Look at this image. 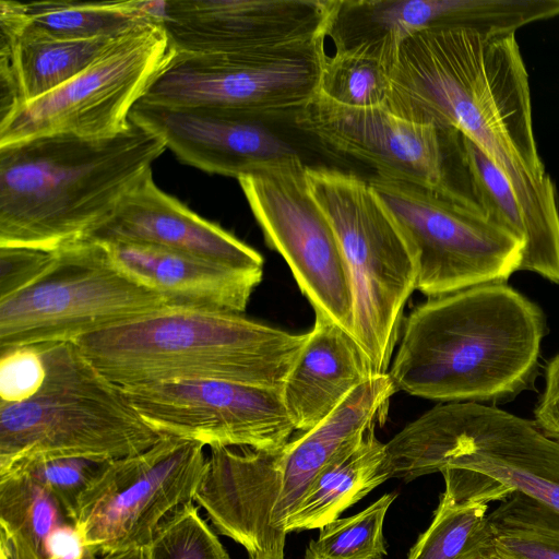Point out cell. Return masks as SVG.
Returning <instances> with one entry per match:
<instances>
[{
    "label": "cell",
    "instance_id": "6da1fadb",
    "mask_svg": "<svg viewBox=\"0 0 559 559\" xmlns=\"http://www.w3.org/2000/svg\"><path fill=\"white\" fill-rule=\"evenodd\" d=\"M386 107L440 129L455 128L503 173L534 230L527 266L559 267V209L537 152L528 75L515 33L437 26L400 46Z\"/></svg>",
    "mask_w": 559,
    "mask_h": 559
},
{
    "label": "cell",
    "instance_id": "7a4b0ae2",
    "mask_svg": "<svg viewBox=\"0 0 559 559\" xmlns=\"http://www.w3.org/2000/svg\"><path fill=\"white\" fill-rule=\"evenodd\" d=\"M540 308L504 283L428 298L404 319L389 369L397 392L441 403H497L534 381Z\"/></svg>",
    "mask_w": 559,
    "mask_h": 559
},
{
    "label": "cell",
    "instance_id": "3957f363",
    "mask_svg": "<svg viewBox=\"0 0 559 559\" xmlns=\"http://www.w3.org/2000/svg\"><path fill=\"white\" fill-rule=\"evenodd\" d=\"M166 148L131 120L107 138L61 133L0 145V246L55 251L82 240Z\"/></svg>",
    "mask_w": 559,
    "mask_h": 559
},
{
    "label": "cell",
    "instance_id": "277c9868",
    "mask_svg": "<svg viewBox=\"0 0 559 559\" xmlns=\"http://www.w3.org/2000/svg\"><path fill=\"white\" fill-rule=\"evenodd\" d=\"M306 340L238 313L169 306L74 344L118 386L210 379L282 388Z\"/></svg>",
    "mask_w": 559,
    "mask_h": 559
},
{
    "label": "cell",
    "instance_id": "5b68a950",
    "mask_svg": "<svg viewBox=\"0 0 559 559\" xmlns=\"http://www.w3.org/2000/svg\"><path fill=\"white\" fill-rule=\"evenodd\" d=\"M36 346L46 368L40 388L24 401L0 402V474L36 459H121L164 437L74 343Z\"/></svg>",
    "mask_w": 559,
    "mask_h": 559
},
{
    "label": "cell",
    "instance_id": "8992f818",
    "mask_svg": "<svg viewBox=\"0 0 559 559\" xmlns=\"http://www.w3.org/2000/svg\"><path fill=\"white\" fill-rule=\"evenodd\" d=\"M385 447L391 478L472 469L559 513V441L535 421L479 403H440Z\"/></svg>",
    "mask_w": 559,
    "mask_h": 559
},
{
    "label": "cell",
    "instance_id": "52a82bcc",
    "mask_svg": "<svg viewBox=\"0 0 559 559\" xmlns=\"http://www.w3.org/2000/svg\"><path fill=\"white\" fill-rule=\"evenodd\" d=\"M311 194L337 236L353 295L352 335L367 354L373 374L389 372L416 289L417 266L401 231L369 180L336 168L310 165Z\"/></svg>",
    "mask_w": 559,
    "mask_h": 559
},
{
    "label": "cell",
    "instance_id": "ba28073f",
    "mask_svg": "<svg viewBox=\"0 0 559 559\" xmlns=\"http://www.w3.org/2000/svg\"><path fill=\"white\" fill-rule=\"evenodd\" d=\"M165 307L114 265L103 243L79 240L58 249L28 286L0 299V350L74 343Z\"/></svg>",
    "mask_w": 559,
    "mask_h": 559
},
{
    "label": "cell",
    "instance_id": "9c48e42d",
    "mask_svg": "<svg viewBox=\"0 0 559 559\" xmlns=\"http://www.w3.org/2000/svg\"><path fill=\"white\" fill-rule=\"evenodd\" d=\"M369 182L413 253L416 290L428 298L506 283L520 270L522 242L451 192L378 175Z\"/></svg>",
    "mask_w": 559,
    "mask_h": 559
},
{
    "label": "cell",
    "instance_id": "30bf717a",
    "mask_svg": "<svg viewBox=\"0 0 559 559\" xmlns=\"http://www.w3.org/2000/svg\"><path fill=\"white\" fill-rule=\"evenodd\" d=\"M294 124L321 147L368 165L374 175L444 189L486 216L465 136L455 128L416 123L386 106L346 107L318 94Z\"/></svg>",
    "mask_w": 559,
    "mask_h": 559
},
{
    "label": "cell",
    "instance_id": "8fae6325",
    "mask_svg": "<svg viewBox=\"0 0 559 559\" xmlns=\"http://www.w3.org/2000/svg\"><path fill=\"white\" fill-rule=\"evenodd\" d=\"M324 39L249 53L171 51L140 100L293 120L318 94Z\"/></svg>",
    "mask_w": 559,
    "mask_h": 559
},
{
    "label": "cell",
    "instance_id": "7c38bea8",
    "mask_svg": "<svg viewBox=\"0 0 559 559\" xmlns=\"http://www.w3.org/2000/svg\"><path fill=\"white\" fill-rule=\"evenodd\" d=\"M205 445L162 437L151 448L110 460L83 493L75 526L98 558L145 546L177 508L194 501Z\"/></svg>",
    "mask_w": 559,
    "mask_h": 559
},
{
    "label": "cell",
    "instance_id": "4fadbf2b",
    "mask_svg": "<svg viewBox=\"0 0 559 559\" xmlns=\"http://www.w3.org/2000/svg\"><path fill=\"white\" fill-rule=\"evenodd\" d=\"M170 53L160 23L130 31L78 75L0 122V145L61 133L118 134Z\"/></svg>",
    "mask_w": 559,
    "mask_h": 559
},
{
    "label": "cell",
    "instance_id": "5bb4252c",
    "mask_svg": "<svg viewBox=\"0 0 559 559\" xmlns=\"http://www.w3.org/2000/svg\"><path fill=\"white\" fill-rule=\"evenodd\" d=\"M307 166L292 158L237 180L265 242L284 258L314 312L352 334L347 266L333 226L310 192Z\"/></svg>",
    "mask_w": 559,
    "mask_h": 559
},
{
    "label": "cell",
    "instance_id": "9a60e30c",
    "mask_svg": "<svg viewBox=\"0 0 559 559\" xmlns=\"http://www.w3.org/2000/svg\"><path fill=\"white\" fill-rule=\"evenodd\" d=\"M158 435L213 447L283 448L295 430L282 388L179 379L119 386Z\"/></svg>",
    "mask_w": 559,
    "mask_h": 559
},
{
    "label": "cell",
    "instance_id": "2e32d148",
    "mask_svg": "<svg viewBox=\"0 0 559 559\" xmlns=\"http://www.w3.org/2000/svg\"><path fill=\"white\" fill-rule=\"evenodd\" d=\"M130 120L158 134L176 157L210 174L239 179L260 168L304 158L287 131L293 120L209 106H162L139 100Z\"/></svg>",
    "mask_w": 559,
    "mask_h": 559
},
{
    "label": "cell",
    "instance_id": "e0dca14e",
    "mask_svg": "<svg viewBox=\"0 0 559 559\" xmlns=\"http://www.w3.org/2000/svg\"><path fill=\"white\" fill-rule=\"evenodd\" d=\"M331 0H166L159 23L179 53H249L326 37Z\"/></svg>",
    "mask_w": 559,
    "mask_h": 559
},
{
    "label": "cell",
    "instance_id": "ac0fdd59",
    "mask_svg": "<svg viewBox=\"0 0 559 559\" xmlns=\"http://www.w3.org/2000/svg\"><path fill=\"white\" fill-rule=\"evenodd\" d=\"M83 239L152 246L263 273L264 259L260 252L160 190L152 170Z\"/></svg>",
    "mask_w": 559,
    "mask_h": 559
},
{
    "label": "cell",
    "instance_id": "d6986e66",
    "mask_svg": "<svg viewBox=\"0 0 559 559\" xmlns=\"http://www.w3.org/2000/svg\"><path fill=\"white\" fill-rule=\"evenodd\" d=\"M501 21L498 0H331L326 36L335 50L365 47L394 66L401 44L419 31L491 32Z\"/></svg>",
    "mask_w": 559,
    "mask_h": 559
},
{
    "label": "cell",
    "instance_id": "ffe728a7",
    "mask_svg": "<svg viewBox=\"0 0 559 559\" xmlns=\"http://www.w3.org/2000/svg\"><path fill=\"white\" fill-rule=\"evenodd\" d=\"M103 245L121 273L162 296L170 307L243 314L263 277L260 272L237 270L157 247Z\"/></svg>",
    "mask_w": 559,
    "mask_h": 559
},
{
    "label": "cell",
    "instance_id": "44dd1931",
    "mask_svg": "<svg viewBox=\"0 0 559 559\" xmlns=\"http://www.w3.org/2000/svg\"><path fill=\"white\" fill-rule=\"evenodd\" d=\"M373 374L355 337L320 312L282 385L287 414L296 431L325 419L357 386Z\"/></svg>",
    "mask_w": 559,
    "mask_h": 559
},
{
    "label": "cell",
    "instance_id": "7402d4cb",
    "mask_svg": "<svg viewBox=\"0 0 559 559\" xmlns=\"http://www.w3.org/2000/svg\"><path fill=\"white\" fill-rule=\"evenodd\" d=\"M119 37L31 40L0 25V122L78 75Z\"/></svg>",
    "mask_w": 559,
    "mask_h": 559
},
{
    "label": "cell",
    "instance_id": "603a6c76",
    "mask_svg": "<svg viewBox=\"0 0 559 559\" xmlns=\"http://www.w3.org/2000/svg\"><path fill=\"white\" fill-rule=\"evenodd\" d=\"M156 23L158 1H0V24L31 40L119 37Z\"/></svg>",
    "mask_w": 559,
    "mask_h": 559
},
{
    "label": "cell",
    "instance_id": "cb8c5ba5",
    "mask_svg": "<svg viewBox=\"0 0 559 559\" xmlns=\"http://www.w3.org/2000/svg\"><path fill=\"white\" fill-rule=\"evenodd\" d=\"M0 528L9 559H61L81 540L60 503L17 468L0 474Z\"/></svg>",
    "mask_w": 559,
    "mask_h": 559
},
{
    "label": "cell",
    "instance_id": "d4e9b609",
    "mask_svg": "<svg viewBox=\"0 0 559 559\" xmlns=\"http://www.w3.org/2000/svg\"><path fill=\"white\" fill-rule=\"evenodd\" d=\"M389 479L386 447L373 428L324 465L288 518L285 533L321 528Z\"/></svg>",
    "mask_w": 559,
    "mask_h": 559
},
{
    "label": "cell",
    "instance_id": "484cf974",
    "mask_svg": "<svg viewBox=\"0 0 559 559\" xmlns=\"http://www.w3.org/2000/svg\"><path fill=\"white\" fill-rule=\"evenodd\" d=\"M497 556L488 504L457 502L440 496L428 528L409 549L407 559H490Z\"/></svg>",
    "mask_w": 559,
    "mask_h": 559
},
{
    "label": "cell",
    "instance_id": "4316f807",
    "mask_svg": "<svg viewBox=\"0 0 559 559\" xmlns=\"http://www.w3.org/2000/svg\"><path fill=\"white\" fill-rule=\"evenodd\" d=\"M500 559H559V513L513 491L489 512Z\"/></svg>",
    "mask_w": 559,
    "mask_h": 559
},
{
    "label": "cell",
    "instance_id": "83f0119b",
    "mask_svg": "<svg viewBox=\"0 0 559 559\" xmlns=\"http://www.w3.org/2000/svg\"><path fill=\"white\" fill-rule=\"evenodd\" d=\"M393 66L365 47L325 57L318 95L346 107L386 106Z\"/></svg>",
    "mask_w": 559,
    "mask_h": 559
},
{
    "label": "cell",
    "instance_id": "f1b7e54d",
    "mask_svg": "<svg viewBox=\"0 0 559 559\" xmlns=\"http://www.w3.org/2000/svg\"><path fill=\"white\" fill-rule=\"evenodd\" d=\"M396 497L384 493L362 511L322 526L304 559H383L388 555L383 523Z\"/></svg>",
    "mask_w": 559,
    "mask_h": 559
},
{
    "label": "cell",
    "instance_id": "f546056e",
    "mask_svg": "<svg viewBox=\"0 0 559 559\" xmlns=\"http://www.w3.org/2000/svg\"><path fill=\"white\" fill-rule=\"evenodd\" d=\"M143 549L145 559H230L194 501L173 511Z\"/></svg>",
    "mask_w": 559,
    "mask_h": 559
},
{
    "label": "cell",
    "instance_id": "4dcf8cb0",
    "mask_svg": "<svg viewBox=\"0 0 559 559\" xmlns=\"http://www.w3.org/2000/svg\"><path fill=\"white\" fill-rule=\"evenodd\" d=\"M108 461L110 460L47 457L22 462L10 469L17 468L25 472L44 487L75 522L83 493Z\"/></svg>",
    "mask_w": 559,
    "mask_h": 559
},
{
    "label": "cell",
    "instance_id": "1f68e13d",
    "mask_svg": "<svg viewBox=\"0 0 559 559\" xmlns=\"http://www.w3.org/2000/svg\"><path fill=\"white\" fill-rule=\"evenodd\" d=\"M0 397L16 403L31 397L41 385L46 368L38 346L0 350Z\"/></svg>",
    "mask_w": 559,
    "mask_h": 559
},
{
    "label": "cell",
    "instance_id": "d6a6232c",
    "mask_svg": "<svg viewBox=\"0 0 559 559\" xmlns=\"http://www.w3.org/2000/svg\"><path fill=\"white\" fill-rule=\"evenodd\" d=\"M57 250L0 246V299L33 283L52 262Z\"/></svg>",
    "mask_w": 559,
    "mask_h": 559
},
{
    "label": "cell",
    "instance_id": "836d02e7",
    "mask_svg": "<svg viewBox=\"0 0 559 559\" xmlns=\"http://www.w3.org/2000/svg\"><path fill=\"white\" fill-rule=\"evenodd\" d=\"M534 415L539 429L559 441V353L546 365L545 386Z\"/></svg>",
    "mask_w": 559,
    "mask_h": 559
},
{
    "label": "cell",
    "instance_id": "e575fe53",
    "mask_svg": "<svg viewBox=\"0 0 559 559\" xmlns=\"http://www.w3.org/2000/svg\"><path fill=\"white\" fill-rule=\"evenodd\" d=\"M97 559H145L143 547L112 552Z\"/></svg>",
    "mask_w": 559,
    "mask_h": 559
},
{
    "label": "cell",
    "instance_id": "d590c367",
    "mask_svg": "<svg viewBox=\"0 0 559 559\" xmlns=\"http://www.w3.org/2000/svg\"><path fill=\"white\" fill-rule=\"evenodd\" d=\"M285 547H278L271 551L261 552L255 559H285Z\"/></svg>",
    "mask_w": 559,
    "mask_h": 559
},
{
    "label": "cell",
    "instance_id": "8d00e7d4",
    "mask_svg": "<svg viewBox=\"0 0 559 559\" xmlns=\"http://www.w3.org/2000/svg\"><path fill=\"white\" fill-rule=\"evenodd\" d=\"M0 559H9V558L7 557V555H5V554H3L2 551H0Z\"/></svg>",
    "mask_w": 559,
    "mask_h": 559
},
{
    "label": "cell",
    "instance_id": "74e56055",
    "mask_svg": "<svg viewBox=\"0 0 559 559\" xmlns=\"http://www.w3.org/2000/svg\"><path fill=\"white\" fill-rule=\"evenodd\" d=\"M490 559H500V558H499L498 556H495V557H492V558H490Z\"/></svg>",
    "mask_w": 559,
    "mask_h": 559
}]
</instances>
